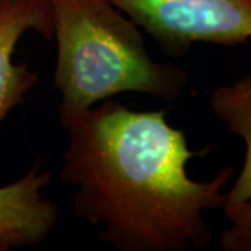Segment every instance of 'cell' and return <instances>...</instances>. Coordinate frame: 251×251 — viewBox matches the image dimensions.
I'll return each instance as SVG.
<instances>
[{
	"label": "cell",
	"mask_w": 251,
	"mask_h": 251,
	"mask_svg": "<svg viewBox=\"0 0 251 251\" xmlns=\"http://www.w3.org/2000/svg\"><path fill=\"white\" fill-rule=\"evenodd\" d=\"M62 179L75 187L74 214L119 251H186L212 240L204 212L224 208L233 177L226 166L208 181L187 175V162L208 152L188 148L165 110H131L110 99L64 115Z\"/></svg>",
	"instance_id": "obj_1"
},
{
	"label": "cell",
	"mask_w": 251,
	"mask_h": 251,
	"mask_svg": "<svg viewBox=\"0 0 251 251\" xmlns=\"http://www.w3.org/2000/svg\"><path fill=\"white\" fill-rule=\"evenodd\" d=\"M57 44L54 85L59 116L84 112L122 92L173 102L188 81L171 63L155 62L134 23L109 0H49Z\"/></svg>",
	"instance_id": "obj_2"
},
{
	"label": "cell",
	"mask_w": 251,
	"mask_h": 251,
	"mask_svg": "<svg viewBox=\"0 0 251 251\" xmlns=\"http://www.w3.org/2000/svg\"><path fill=\"white\" fill-rule=\"evenodd\" d=\"M169 56L197 42L244 45L251 39V0H109Z\"/></svg>",
	"instance_id": "obj_3"
},
{
	"label": "cell",
	"mask_w": 251,
	"mask_h": 251,
	"mask_svg": "<svg viewBox=\"0 0 251 251\" xmlns=\"http://www.w3.org/2000/svg\"><path fill=\"white\" fill-rule=\"evenodd\" d=\"M34 29L48 39L53 38V18L49 0L0 1V123L20 105L36 82L38 74L25 63L13 62L20 38Z\"/></svg>",
	"instance_id": "obj_4"
},
{
	"label": "cell",
	"mask_w": 251,
	"mask_h": 251,
	"mask_svg": "<svg viewBox=\"0 0 251 251\" xmlns=\"http://www.w3.org/2000/svg\"><path fill=\"white\" fill-rule=\"evenodd\" d=\"M50 172L35 165L17 181L0 187V251L44 243L57 224L59 211L42 191Z\"/></svg>",
	"instance_id": "obj_5"
},
{
	"label": "cell",
	"mask_w": 251,
	"mask_h": 251,
	"mask_svg": "<svg viewBox=\"0 0 251 251\" xmlns=\"http://www.w3.org/2000/svg\"><path fill=\"white\" fill-rule=\"evenodd\" d=\"M209 108L221 122L246 144V159L233 187L226 194L225 205L251 200V74L230 85H221L209 97Z\"/></svg>",
	"instance_id": "obj_6"
},
{
	"label": "cell",
	"mask_w": 251,
	"mask_h": 251,
	"mask_svg": "<svg viewBox=\"0 0 251 251\" xmlns=\"http://www.w3.org/2000/svg\"><path fill=\"white\" fill-rule=\"evenodd\" d=\"M230 226L221 237L225 251H251V200L234 205H224Z\"/></svg>",
	"instance_id": "obj_7"
},
{
	"label": "cell",
	"mask_w": 251,
	"mask_h": 251,
	"mask_svg": "<svg viewBox=\"0 0 251 251\" xmlns=\"http://www.w3.org/2000/svg\"><path fill=\"white\" fill-rule=\"evenodd\" d=\"M0 1H1V0H0Z\"/></svg>",
	"instance_id": "obj_8"
}]
</instances>
